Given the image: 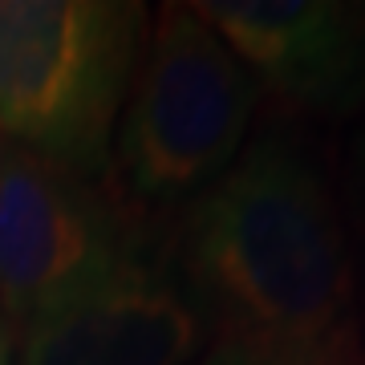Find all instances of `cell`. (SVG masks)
<instances>
[{
    "label": "cell",
    "instance_id": "6da1fadb",
    "mask_svg": "<svg viewBox=\"0 0 365 365\" xmlns=\"http://www.w3.org/2000/svg\"><path fill=\"white\" fill-rule=\"evenodd\" d=\"M179 284L215 341L325 349L341 341L349 260L325 182L260 138L203 187L179 235Z\"/></svg>",
    "mask_w": 365,
    "mask_h": 365
},
{
    "label": "cell",
    "instance_id": "7a4b0ae2",
    "mask_svg": "<svg viewBox=\"0 0 365 365\" xmlns=\"http://www.w3.org/2000/svg\"><path fill=\"white\" fill-rule=\"evenodd\" d=\"M143 29V4L0 0V138L102 175Z\"/></svg>",
    "mask_w": 365,
    "mask_h": 365
},
{
    "label": "cell",
    "instance_id": "3957f363",
    "mask_svg": "<svg viewBox=\"0 0 365 365\" xmlns=\"http://www.w3.org/2000/svg\"><path fill=\"white\" fill-rule=\"evenodd\" d=\"M118 130V187L130 199H175L211 187L244 146L260 86L199 16L167 4L155 16Z\"/></svg>",
    "mask_w": 365,
    "mask_h": 365
},
{
    "label": "cell",
    "instance_id": "277c9868",
    "mask_svg": "<svg viewBox=\"0 0 365 365\" xmlns=\"http://www.w3.org/2000/svg\"><path fill=\"white\" fill-rule=\"evenodd\" d=\"M146 252L114 179L0 138V313L16 341Z\"/></svg>",
    "mask_w": 365,
    "mask_h": 365
},
{
    "label": "cell",
    "instance_id": "5b68a950",
    "mask_svg": "<svg viewBox=\"0 0 365 365\" xmlns=\"http://www.w3.org/2000/svg\"><path fill=\"white\" fill-rule=\"evenodd\" d=\"M203 317L167 264L134 260L21 333V365H191Z\"/></svg>",
    "mask_w": 365,
    "mask_h": 365
},
{
    "label": "cell",
    "instance_id": "8992f818",
    "mask_svg": "<svg viewBox=\"0 0 365 365\" xmlns=\"http://www.w3.org/2000/svg\"><path fill=\"white\" fill-rule=\"evenodd\" d=\"M256 86L300 110H349L365 93V4L207 0L195 4Z\"/></svg>",
    "mask_w": 365,
    "mask_h": 365
},
{
    "label": "cell",
    "instance_id": "52a82bcc",
    "mask_svg": "<svg viewBox=\"0 0 365 365\" xmlns=\"http://www.w3.org/2000/svg\"><path fill=\"white\" fill-rule=\"evenodd\" d=\"M195 365H357L349 345H325V349H276V345H240V341H215Z\"/></svg>",
    "mask_w": 365,
    "mask_h": 365
},
{
    "label": "cell",
    "instance_id": "ba28073f",
    "mask_svg": "<svg viewBox=\"0 0 365 365\" xmlns=\"http://www.w3.org/2000/svg\"><path fill=\"white\" fill-rule=\"evenodd\" d=\"M0 365H9V333L0 325Z\"/></svg>",
    "mask_w": 365,
    "mask_h": 365
}]
</instances>
